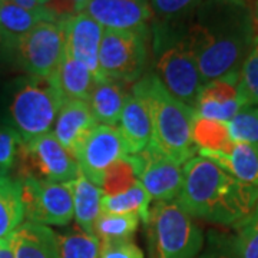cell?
Instances as JSON below:
<instances>
[{
	"label": "cell",
	"mask_w": 258,
	"mask_h": 258,
	"mask_svg": "<svg viewBox=\"0 0 258 258\" xmlns=\"http://www.w3.org/2000/svg\"><path fill=\"white\" fill-rule=\"evenodd\" d=\"M257 35L247 0H201L189 20L185 40L207 83L240 75Z\"/></svg>",
	"instance_id": "cell-1"
},
{
	"label": "cell",
	"mask_w": 258,
	"mask_h": 258,
	"mask_svg": "<svg viewBox=\"0 0 258 258\" xmlns=\"http://www.w3.org/2000/svg\"><path fill=\"white\" fill-rule=\"evenodd\" d=\"M182 172L176 203L192 218L237 228L251 217L258 201V186L241 182L204 157L186 161Z\"/></svg>",
	"instance_id": "cell-2"
},
{
	"label": "cell",
	"mask_w": 258,
	"mask_h": 258,
	"mask_svg": "<svg viewBox=\"0 0 258 258\" xmlns=\"http://www.w3.org/2000/svg\"><path fill=\"white\" fill-rule=\"evenodd\" d=\"M148 105L152 120V145L178 165L194 158L198 148L192 142V123L197 113L166 91L155 74H149L132 86Z\"/></svg>",
	"instance_id": "cell-3"
},
{
	"label": "cell",
	"mask_w": 258,
	"mask_h": 258,
	"mask_svg": "<svg viewBox=\"0 0 258 258\" xmlns=\"http://www.w3.org/2000/svg\"><path fill=\"white\" fill-rule=\"evenodd\" d=\"M64 101L52 78L20 76L6 85L2 103L5 122L28 142L50 132Z\"/></svg>",
	"instance_id": "cell-4"
},
{
	"label": "cell",
	"mask_w": 258,
	"mask_h": 258,
	"mask_svg": "<svg viewBox=\"0 0 258 258\" xmlns=\"http://www.w3.org/2000/svg\"><path fill=\"white\" fill-rule=\"evenodd\" d=\"M155 258H197L204 247L203 231L176 201L157 203L149 222Z\"/></svg>",
	"instance_id": "cell-5"
},
{
	"label": "cell",
	"mask_w": 258,
	"mask_h": 258,
	"mask_svg": "<svg viewBox=\"0 0 258 258\" xmlns=\"http://www.w3.org/2000/svg\"><path fill=\"white\" fill-rule=\"evenodd\" d=\"M16 179L72 182L81 172L76 158L62 147L53 132L22 142L16 158Z\"/></svg>",
	"instance_id": "cell-6"
},
{
	"label": "cell",
	"mask_w": 258,
	"mask_h": 258,
	"mask_svg": "<svg viewBox=\"0 0 258 258\" xmlns=\"http://www.w3.org/2000/svg\"><path fill=\"white\" fill-rule=\"evenodd\" d=\"M64 53V23L40 22L16 37L12 60L29 76L52 78Z\"/></svg>",
	"instance_id": "cell-7"
},
{
	"label": "cell",
	"mask_w": 258,
	"mask_h": 258,
	"mask_svg": "<svg viewBox=\"0 0 258 258\" xmlns=\"http://www.w3.org/2000/svg\"><path fill=\"white\" fill-rule=\"evenodd\" d=\"M148 60V30H109L103 32L99 47L102 81L120 83L137 81Z\"/></svg>",
	"instance_id": "cell-8"
},
{
	"label": "cell",
	"mask_w": 258,
	"mask_h": 258,
	"mask_svg": "<svg viewBox=\"0 0 258 258\" xmlns=\"http://www.w3.org/2000/svg\"><path fill=\"white\" fill-rule=\"evenodd\" d=\"M28 221L63 227L74 218L72 182H47L35 178L18 179Z\"/></svg>",
	"instance_id": "cell-9"
},
{
	"label": "cell",
	"mask_w": 258,
	"mask_h": 258,
	"mask_svg": "<svg viewBox=\"0 0 258 258\" xmlns=\"http://www.w3.org/2000/svg\"><path fill=\"white\" fill-rule=\"evenodd\" d=\"M155 75L172 96L195 109L204 79L185 36L158 52Z\"/></svg>",
	"instance_id": "cell-10"
},
{
	"label": "cell",
	"mask_w": 258,
	"mask_h": 258,
	"mask_svg": "<svg viewBox=\"0 0 258 258\" xmlns=\"http://www.w3.org/2000/svg\"><path fill=\"white\" fill-rule=\"evenodd\" d=\"M138 176L139 184L145 188L157 203L174 201L181 192L184 172L171 158L164 155L152 144L137 155H129Z\"/></svg>",
	"instance_id": "cell-11"
},
{
	"label": "cell",
	"mask_w": 258,
	"mask_h": 258,
	"mask_svg": "<svg viewBox=\"0 0 258 258\" xmlns=\"http://www.w3.org/2000/svg\"><path fill=\"white\" fill-rule=\"evenodd\" d=\"M126 155L128 152L118 126L98 123L83 142L76 161L83 175L101 186L106 169Z\"/></svg>",
	"instance_id": "cell-12"
},
{
	"label": "cell",
	"mask_w": 258,
	"mask_h": 258,
	"mask_svg": "<svg viewBox=\"0 0 258 258\" xmlns=\"http://www.w3.org/2000/svg\"><path fill=\"white\" fill-rule=\"evenodd\" d=\"M83 12L109 30H148L152 19L148 0H89Z\"/></svg>",
	"instance_id": "cell-13"
},
{
	"label": "cell",
	"mask_w": 258,
	"mask_h": 258,
	"mask_svg": "<svg viewBox=\"0 0 258 258\" xmlns=\"http://www.w3.org/2000/svg\"><path fill=\"white\" fill-rule=\"evenodd\" d=\"M103 28L85 12L64 22V50L81 60L92 72L96 82L102 81L99 69V47Z\"/></svg>",
	"instance_id": "cell-14"
},
{
	"label": "cell",
	"mask_w": 258,
	"mask_h": 258,
	"mask_svg": "<svg viewBox=\"0 0 258 258\" xmlns=\"http://www.w3.org/2000/svg\"><path fill=\"white\" fill-rule=\"evenodd\" d=\"M154 19V50L159 52L185 36L201 0H149Z\"/></svg>",
	"instance_id": "cell-15"
},
{
	"label": "cell",
	"mask_w": 258,
	"mask_h": 258,
	"mask_svg": "<svg viewBox=\"0 0 258 258\" xmlns=\"http://www.w3.org/2000/svg\"><path fill=\"white\" fill-rule=\"evenodd\" d=\"M96 125L98 120L95 119L88 102L66 99L56 116L53 135L76 158L83 142Z\"/></svg>",
	"instance_id": "cell-16"
},
{
	"label": "cell",
	"mask_w": 258,
	"mask_h": 258,
	"mask_svg": "<svg viewBox=\"0 0 258 258\" xmlns=\"http://www.w3.org/2000/svg\"><path fill=\"white\" fill-rule=\"evenodd\" d=\"M118 129L128 155H137L152 142V120L147 102L134 91L128 95L120 112Z\"/></svg>",
	"instance_id": "cell-17"
},
{
	"label": "cell",
	"mask_w": 258,
	"mask_h": 258,
	"mask_svg": "<svg viewBox=\"0 0 258 258\" xmlns=\"http://www.w3.org/2000/svg\"><path fill=\"white\" fill-rule=\"evenodd\" d=\"M15 258H60L57 234L47 225L22 222L10 237Z\"/></svg>",
	"instance_id": "cell-18"
},
{
	"label": "cell",
	"mask_w": 258,
	"mask_h": 258,
	"mask_svg": "<svg viewBox=\"0 0 258 258\" xmlns=\"http://www.w3.org/2000/svg\"><path fill=\"white\" fill-rule=\"evenodd\" d=\"M198 152L200 157L215 162L225 172H228L241 182L258 186V148L242 142H234L228 152Z\"/></svg>",
	"instance_id": "cell-19"
},
{
	"label": "cell",
	"mask_w": 258,
	"mask_h": 258,
	"mask_svg": "<svg viewBox=\"0 0 258 258\" xmlns=\"http://www.w3.org/2000/svg\"><path fill=\"white\" fill-rule=\"evenodd\" d=\"M52 79L64 99L75 101H89L91 93L96 85V79L86 68V64L72 57L66 50Z\"/></svg>",
	"instance_id": "cell-20"
},
{
	"label": "cell",
	"mask_w": 258,
	"mask_h": 258,
	"mask_svg": "<svg viewBox=\"0 0 258 258\" xmlns=\"http://www.w3.org/2000/svg\"><path fill=\"white\" fill-rule=\"evenodd\" d=\"M123 85L125 83L111 79L96 82L88 103L98 123L111 126H116L119 123L120 112L129 95Z\"/></svg>",
	"instance_id": "cell-21"
},
{
	"label": "cell",
	"mask_w": 258,
	"mask_h": 258,
	"mask_svg": "<svg viewBox=\"0 0 258 258\" xmlns=\"http://www.w3.org/2000/svg\"><path fill=\"white\" fill-rule=\"evenodd\" d=\"M74 186V215L78 227L88 234H93V225L102 214L101 201L103 191L79 172L72 182Z\"/></svg>",
	"instance_id": "cell-22"
},
{
	"label": "cell",
	"mask_w": 258,
	"mask_h": 258,
	"mask_svg": "<svg viewBox=\"0 0 258 258\" xmlns=\"http://www.w3.org/2000/svg\"><path fill=\"white\" fill-rule=\"evenodd\" d=\"M25 218L20 182L12 176H0V240L10 238Z\"/></svg>",
	"instance_id": "cell-23"
},
{
	"label": "cell",
	"mask_w": 258,
	"mask_h": 258,
	"mask_svg": "<svg viewBox=\"0 0 258 258\" xmlns=\"http://www.w3.org/2000/svg\"><path fill=\"white\" fill-rule=\"evenodd\" d=\"M151 197L139 181L125 192L118 195H103L101 201L105 214H138L139 218L148 224L151 215Z\"/></svg>",
	"instance_id": "cell-24"
},
{
	"label": "cell",
	"mask_w": 258,
	"mask_h": 258,
	"mask_svg": "<svg viewBox=\"0 0 258 258\" xmlns=\"http://www.w3.org/2000/svg\"><path fill=\"white\" fill-rule=\"evenodd\" d=\"M192 142L198 151L228 152L234 142L230 137L228 122L195 116L192 123Z\"/></svg>",
	"instance_id": "cell-25"
},
{
	"label": "cell",
	"mask_w": 258,
	"mask_h": 258,
	"mask_svg": "<svg viewBox=\"0 0 258 258\" xmlns=\"http://www.w3.org/2000/svg\"><path fill=\"white\" fill-rule=\"evenodd\" d=\"M40 22H56L45 8L37 13L25 9L13 0H0V25L9 35L15 37L22 36ZM59 23V22H57Z\"/></svg>",
	"instance_id": "cell-26"
},
{
	"label": "cell",
	"mask_w": 258,
	"mask_h": 258,
	"mask_svg": "<svg viewBox=\"0 0 258 258\" xmlns=\"http://www.w3.org/2000/svg\"><path fill=\"white\" fill-rule=\"evenodd\" d=\"M138 214H105L102 212L93 225V235L101 241L131 240L138 230Z\"/></svg>",
	"instance_id": "cell-27"
},
{
	"label": "cell",
	"mask_w": 258,
	"mask_h": 258,
	"mask_svg": "<svg viewBox=\"0 0 258 258\" xmlns=\"http://www.w3.org/2000/svg\"><path fill=\"white\" fill-rule=\"evenodd\" d=\"M57 247L60 258H99L101 240L83 231L57 234Z\"/></svg>",
	"instance_id": "cell-28"
},
{
	"label": "cell",
	"mask_w": 258,
	"mask_h": 258,
	"mask_svg": "<svg viewBox=\"0 0 258 258\" xmlns=\"http://www.w3.org/2000/svg\"><path fill=\"white\" fill-rule=\"evenodd\" d=\"M138 182V176L134 162L129 155L120 158L113 162L105 172L102 179V191L103 195H118L128 191Z\"/></svg>",
	"instance_id": "cell-29"
},
{
	"label": "cell",
	"mask_w": 258,
	"mask_h": 258,
	"mask_svg": "<svg viewBox=\"0 0 258 258\" xmlns=\"http://www.w3.org/2000/svg\"><path fill=\"white\" fill-rule=\"evenodd\" d=\"M238 96L244 106L258 105V35L248 56L241 66Z\"/></svg>",
	"instance_id": "cell-30"
},
{
	"label": "cell",
	"mask_w": 258,
	"mask_h": 258,
	"mask_svg": "<svg viewBox=\"0 0 258 258\" xmlns=\"http://www.w3.org/2000/svg\"><path fill=\"white\" fill-rule=\"evenodd\" d=\"M232 142H242L258 148V108L245 106L228 122Z\"/></svg>",
	"instance_id": "cell-31"
},
{
	"label": "cell",
	"mask_w": 258,
	"mask_h": 258,
	"mask_svg": "<svg viewBox=\"0 0 258 258\" xmlns=\"http://www.w3.org/2000/svg\"><path fill=\"white\" fill-rule=\"evenodd\" d=\"M23 141L18 131L12 128L9 123L0 122V175H9L15 168L19 148Z\"/></svg>",
	"instance_id": "cell-32"
},
{
	"label": "cell",
	"mask_w": 258,
	"mask_h": 258,
	"mask_svg": "<svg viewBox=\"0 0 258 258\" xmlns=\"http://www.w3.org/2000/svg\"><path fill=\"white\" fill-rule=\"evenodd\" d=\"M234 238L238 258H258V221H245L237 227Z\"/></svg>",
	"instance_id": "cell-33"
},
{
	"label": "cell",
	"mask_w": 258,
	"mask_h": 258,
	"mask_svg": "<svg viewBox=\"0 0 258 258\" xmlns=\"http://www.w3.org/2000/svg\"><path fill=\"white\" fill-rule=\"evenodd\" d=\"M198 258H238L235 240L225 235H210L205 249Z\"/></svg>",
	"instance_id": "cell-34"
},
{
	"label": "cell",
	"mask_w": 258,
	"mask_h": 258,
	"mask_svg": "<svg viewBox=\"0 0 258 258\" xmlns=\"http://www.w3.org/2000/svg\"><path fill=\"white\" fill-rule=\"evenodd\" d=\"M99 258H144V252L131 240L101 241Z\"/></svg>",
	"instance_id": "cell-35"
},
{
	"label": "cell",
	"mask_w": 258,
	"mask_h": 258,
	"mask_svg": "<svg viewBox=\"0 0 258 258\" xmlns=\"http://www.w3.org/2000/svg\"><path fill=\"white\" fill-rule=\"evenodd\" d=\"M16 37L9 35L0 25V60L9 62L12 60V49Z\"/></svg>",
	"instance_id": "cell-36"
},
{
	"label": "cell",
	"mask_w": 258,
	"mask_h": 258,
	"mask_svg": "<svg viewBox=\"0 0 258 258\" xmlns=\"http://www.w3.org/2000/svg\"><path fill=\"white\" fill-rule=\"evenodd\" d=\"M0 258H15V252H13L10 238L0 240Z\"/></svg>",
	"instance_id": "cell-37"
},
{
	"label": "cell",
	"mask_w": 258,
	"mask_h": 258,
	"mask_svg": "<svg viewBox=\"0 0 258 258\" xmlns=\"http://www.w3.org/2000/svg\"><path fill=\"white\" fill-rule=\"evenodd\" d=\"M3 60H0V106H2V103H3V98H5V91H6V79H5V68H3V64H2Z\"/></svg>",
	"instance_id": "cell-38"
},
{
	"label": "cell",
	"mask_w": 258,
	"mask_h": 258,
	"mask_svg": "<svg viewBox=\"0 0 258 258\" xmlns=\"http://www.w3.org/2000/svg\"><path fill=\"white\" fill-rule=\"evenodd\" d=\"M249 8H251V12H252V18H254V22H255V26H257L258 32V0H251V3L248 2Z\"/></svg>",
	"instance_id": "cell-39"
},
{
	"label": "cell",
	"mask_w": 258,
	"mask_h": 258,
	"mask_svg": "<svg viewBox=\"0 0 258 258\" xmlns=\"http://www.w3.org/2000/svg\"><path fill=\"white\" fill-rule=\"evenodd\" d=\"M245 221H258V201H257V205H255V208H254V211H252V214H251V217H249L248 220H245Z\"/></svg>",
	"instance_id": "cell-40"
},
{
	"label": "cell",
	"mask_w": 258,
	"mask_h": 258,
	"mask_svg": "<svg viewBox=\"0 0 258 258\" xmlns=\"http://www.w3.org/2000/svg\"><path fill=\"white\" fill-rule=\"evenodd\" d=\"M75 2L78 3V6H79L81 12H83V10H85V8H86V5L89 3V0H75Z\"/></svg>",
	"instance_id": "cell-41"
},
{
	"label": "cell",
	"mask_w": 258,
	"mask_h": 258,
	"mask_svg": "<svg viewBox=\"0 0 258 258\" xmlns=\"http://www.w3.org/2000/svg\"><path fill=\"white\" fill-rule=\"evenodd\" d=\"M37 2H39V3H40L42 6H45V5L47 3V0H37Z\"/></svg>",
	"instance_id": "cell-42"
},
{
	"label": "cell",
	"mask_w": 258,
	"mask_h": 258,
	"mask_svg": "<svg viewBox=\"0 0 258 258\" xmlns=\"http://www.w3.org/2000/svg\"><path fill=\"white\" fill-rule=\"evenodd\" d=\"M0 176H2V175H0Z\"/></svg>",
	"instance_id": "cell-43"
}]
</instances>
